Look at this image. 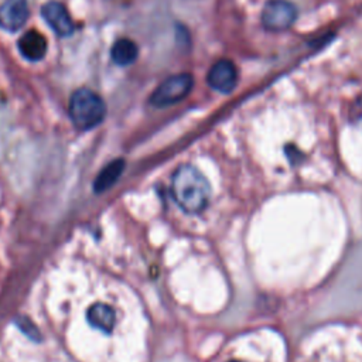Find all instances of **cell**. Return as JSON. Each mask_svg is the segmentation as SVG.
<instances>
[{"mask_svg": "<svg viewBox=\"0 0 362 362\" xmlns=\"http://www.w3.org/2000/svg\"><path fill=\"white\" fill-rule=\"evenodd\" d=\"M42 18L59 37H68L74 33V21L64 4L59 1H48L41 8Z\"/></svg>", "mask_w": 362, "mask_h": 362, "instance_id": "obj_6", "label": "cell"}, {"mask_svg": "<svg viewBox=\"0 0 362 362\" xmlns=\"http://www.w3.org/2000/svg\"><path fill=\"white\" fill-rule=\"evenodd\" d=\"M297 18V8L288 0H269L260 16L264 30L280 33L288 30Z\"/></svg>", "mask_w": 362, "mask_h": 362, "instance_id": "obj_4", "label": "cell"}, {"mask_svg": "<svg viewBox=\"0 0 362 362\" xmlns=\"http://www.w3.org/2000/svg\"><path fill=\"white\" fill-rule=\"evenodd\" d=\"M86 321L90 327L105 334H110L116 324L115 308L105 303H95L86 311Z\"/></svg>", "mask_w": 362, "mask_h": 362, "instance_id": "obj_9", "label": "cell"}, {"mask_svg": "<svg viewBox=\"0 0 362 362\" xmlns=\"http://www.w3.org/2000/svg\"><path fill=\"white\" fill-rule=\"evenodd\" d=\"M208 85L221 93H229L235 89L238 83V71L232 61L229 59H219L216 61L208 75H206Z\"/></svg>", "mask_w": 362, "mask_h": 362, "instance_id": "obj_5", "label": "cell"}, {"mask_svg": "<svg viewBox=\"0 0 362 362\" xmlns=\"http://www.w3.org/2000/svg\"><path fill=\"white\" fill-rule=\"evenodd\" d=\"M123 168H124L123 160H115V161L109 163L96 177V180L93 182V189L96 192H102L106 188H110V185H113L117 181V178L120 177Z\"/></svg>", "mask_w": 362, "mask_h": 362, "instance_id": "obj_11", "label": "cell"}, {"mask_svg": "<svg viewBox=\"0 0 362 362\" xmlns=\"http://www.w3.org/2000/svg\"><path fill=\"white\" fill-rule=\"evenodd\" d=\"M68 112L76 129L90 130L103 122L106 116V105L98 93L82 88L72 93Z\"/></svg>", "mask_w": 362, "mask_h": 362, "instance_id": "obj_2", "label": "cell"}, {"mask_svg": "<svg viewBox=\"0 0 362 362\" xmlns=\"http://www.w3.org/2000/svg\"><path fill=\"white\" fill-rule=\"evenodd\" d=\"M351 119L352 122L362 124V95L355 100L351 107Z\"/></svg>", "mask_w": 362, "mask_h": 362, "instance_id": "obj_12", "label": "cell"}, {"mask_svg": "<svg viewBox=\"0 0 362 362\" xmlns=\"http://www.w3.org/2000/svg\"><path fill=\"white\" fill-rule=\"evenodd\" d=\"M194 78L188 72H181L171 75L163 81L153 95L150 96V103L156 107H167L182 100L192 89Z\"/></svg>", "mask_w": 362, "mask_h": 362, "instance_id": "obj_3", "label": "cell"}, {"mask_svg": "<svg viewBox=\"0 0 362 362\" xmlns=\"http://www.w3.org/2000/svg\"><path fill=\"white\" fill-rule=\"evenodd\" d=\"M139 55V48L134 41L129 38H119L115 41L110 49V57L115 64L120 66H127L136 61Z\"/></svg>", "mask_w": 362, "mask_h": 362, "instance_id": "obj_10", "label": "cell"}, {"mask_svg": "<svg viewBox=\"0 0 362 362\" xmlns=\"http://www.w3.org/2000/svg\"><path fill=\"white\" fill-rule=\"evenodd\" d=\"M28 16L25 0H4L0 6V27L14 33L25 24Z\"/></svg>", "mask_w": 362, "mask_h": 362, "instance_id": "obj_7", "label": "cell"}, {"mask_svg": "<svg viewBox=\"0 0 362 362\" xmlns=\"http://www.w3.org/2000/svg\"><path fill=\"white\" fill-rule=\"evenodd\" d=\"M47 45V38L37 30H30L24 33L17 41L18 52L31 62L40 61L45 57L48 48Z\"/></svg>", "mask_w": 362, "mask_h": 362, "instance_id": "obj_8", "label": "cell"}, {"mask_svg": "<svg viewBox=\"0 0 362 362\" xmlns=\"http://www.w3.org/2000/svg\"><path fill=\"white\" fill-rule=\"evenodd\" d=\"M171 194L174 202L182 212L197 215L209 204L211 185L197 167L181 164L171 177Z\"/></svg>", "mask_w": 362, "mask_h": 362, "instance_id": "obj_1", "label": "cell"}, {"mask_svg": "<svg viewBox=\"0 0 362 362\" xmlns=\"http://www.w3.org/2000/svg\"><path fill=\"white\" fill-rule=\"evenodd\" d=\"M229 362H240V361H229Z\"/></svg>", "mask_w": 362, "mask_h": 362, "instance_id": "obj_13", "label": "cell"}]
</instances>
